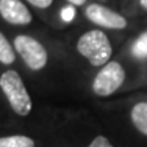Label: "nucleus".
<instances>
[{"label": "nucleus", "instance_id": "10", "mask_svg": "<svg viewBox=\"0 0 147 147\" xmlns=\"http://www.w3.org/2000/svg\"><path fill=\"white\" fill-rule=\"evenodd\" d=\"M132 55L136 57H147V33L142 34L135 41L132 47Z\"/></svg>", "mask_w": 147, "mask_h": 147}, {"label": "nucleus", "instance_id": "11", "mask_svg": "<svg viewBox=\"0 0 147 147\" xmlns=\"http://www.w3.org/2000/svg\"><path fill=\"white\" fill-rule=\"evenodd\" d=\"M89 147H113L112 143L109 142V139L105 136H97L94 138V140L90 143Z\"/></svg>", "mask_w": 147, "mask_h": 147}, {"label": "nucleus", "instance_id": "13", "mask_svg": "<svg viewBox=\"0 0 147 147\" xmlns=\"http://www.w3.org/2000/svg\"><path fill=\"white\" fill-rule=\"evenodd\" d=\"M27 3H30L33 7H37V8H48V7H51L53 3V0H26Z\"/></svg>", "mask_w": 147, "mask_h": 147}, {"label": "nucleus", "instance_id": "15", "mask_svg": "<svg viewBox=\"0 0 147 147\" xmlns=\"http://www.w3.org/2000/svg\"><path fill=\"white\" fill-rule=\"evenodd\" d=\"M139 4L143 10H147V0H139Z\"/></svg>", "mask_w": 147, "mask_h": 147}, {"label": "nucleus", "instance_id": "1", "mask_svg": "<svg viewBox=\"0 0 147 147\" xmlns=\"http://www.w3.org/2000/svg\"><path fill=\"white\" fill-rule=\"evenodd\" d=\"M76 49L80 56H83L94 67H101L109 63L113 53V48L108 36L98 29L89 30L79 37Z\"/></svg>", "mask_w": 147, "mask_h": 147}, {"label": "nucleus", "instance_id": "6", "mask_svg": "<svg viewBox=\"0 0 147 147\" xmlns=\"http://www.w3.org/2000/svg\"><path fill=\"white\" fill-rule=\"evenodd\" d=\"M0 16L15 26H25L33 21L32 12L22 0H0Z\"/></svg>", "mask_w": 147, "mask_h": 147}, {"label": "nucleus", "instance_id": "9", "mask_svg": "<svg viewBox=\"0 0 147 147\" xmlns=\"http://www.w3.org/2000/svg\"><path fill=\"white\" fill-rule=\"evenodd\" d=\"M15 61V48H12L11 42L5 38L3 33H0V63L8 65Z\"/></svg>", "mask_w": 147, "mask_h": 147}, {"label": "nucleus", "instance_id": "4", "mask_svg": "<svg viewBox=\"0 0 147 147\" xmlns=\"http://www.w3.org/2000/svg\"><path fill=\"white\" fill-rule=\"evenodd\" d=\"M14 48L30 69L40 71L45 68L48 63V52L45 47L36 38L26 34H19L14 38Z\"/></svg>", "mask_w": 147, "mask_h": 147}, {"label": "nucleus", "instance_id": "14", "mask_svg": "<svg viewBox=\"0 0 147 147\" xmlns=\"http://www.w3.org/2000/svg\"><path fill=\"white\" fill-rule=\"evenodd\" d=\"M67 1H69L72 5H83L86 3V0H67Z\"/></svg>", "mask_w": 147, "mask_h": 147}, {"label": "nucleus", "instance_id": "2", "mask_svg": "<svg viewBox=\"0 0 147 147\" xmlns=\"http://www.w3.org/2000/svg\"><path fill=\"white\" fill-rule=\"evenodd\" d=\"M0 89L16 115L27 116L32 112L33 104L30 94L21 75L15 69H7L0 75Z\"/></svg>", "mask_w": 147, "mask_h": 147}, {"label": "nucleus", "instance_id": "12", "mask_svg": "<svg viewBox=\"0 0 147 147\" xmlns=\"http://www.w3.org/2000/svg\"><path fill=\"white\" fill-rule=\"evenodd\" d=\"M74 16H75V10H74V7H64L63 10H61V19L64 22H71L74 19Z\"/></svg>", "mask_w": 147, "mask_h": 147}, {"label": "nucleus", "instance_id": "3", "mask_svg": "<svg viewBox=\"0 0 147 147\" xmlns=\"http://www.w3.org/2000/svg\"><path fill=\"white\" fill-rule=\"evenodd\" d=\"M125 80V71L119 61H109L102 65L93 80V91L98 97H108L116 93Z\"/></svg>", "mask_w": 147, "mask_h": 147}, {"label": "nucleus", "instance_id": "5", "mask_svg": "<svg viewBox=\"0 0 147 147\" xmlns=\"http://www.w3.org/2000/svg\"><path fill=\"white\" fill-rule=\"evenodd\" d=\"M84 16L91 23L98 25L101 27H105V29L123 30L128 25L127 19L121 14L110 10V8H108V7L102 4H97V3H93V4L86 7Z\"/></svg>", "mask_w": 147, "mask_h": 147}, {"label": "nucleus", "instance_id": "8", "mask_svg": "<svg viewBox=\"0 0 147 147\" xmlns=\"http://www.w3.org/2000/svg\"><path fill=\"white\" fill-rule=\"evenodd\" d=\"M0 147H36V143L25 135H11L0 138Z\"/></svg>", "mask_w": 147, "mask_h": 147}, {"label": "nucleus", "instance_id": "7", "mask_svg": "<svg viewBox=\"0 0 147 147\" xmlns=\"http://www.w3.org/2000/svg\"><path fill=\"white\" fill-rule=\"evenodd\" d=\"M131 120L138 131L147 136V102H138L132 108Z\"/></svg>", "mask_w": 147, "mask_h": 147}]
</instances>
